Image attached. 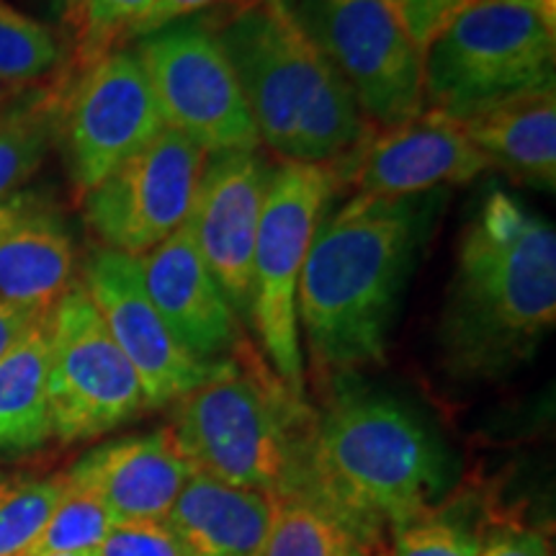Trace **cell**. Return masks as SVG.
Here are the masks:
<instances>
[{
    "label": "cell",
    "instance_id": "1",
    "mask_svg": "<svg viewBox=\"0 0 556 556\" xmlns=\"http://www.w3.org/2000/svg\"><path fill=\"white\" fill-rule=\"evenodd\" d=\"M556 323V232L536 208L492 189L456 248L438 328L456 379H497L526 364Z\"/></svg>",
    "mask_w": 556,
    "mask_h": 556
},
{
    "label": "cell",
    "instance_id": "2",
    "mask_svg": "<svg viewBox=\"0 0 556 556\" xmlns=\"http://www.w3.org/2000/svg\"><path fill=\"white\" fill-rule=\"evenodd\" d=\"M441 193H356L317 227L296 289V317L317 364L353 371L379 364Z\"/></svg>",
    "mask_w": 556,
    "mask_h": 556
},
{
    "label": "cell",
    "instance_id": "3",
    "mask_svg": "<svg viewBox=\"0 0 556 556\" xmlns=\"http://www.w3.org/2000/svg\"><path fill=\"white\" fill-rule=\"evenodd\" d=\"M454 479L446 443L413 405L343 371L315 415L307 490L368 546L384 523L438 505Z\"/></svg>",
    "mask_w": 556,
    "mask_h": 556
},
{
    "label": "cell",
    "instance_id": "4",
    "mask_svg": "<svg viewBox=\"0 0 556 556\" xmlns=\"http://www.w3.org/2000/svg\"><path fill=\"white\" fill-rule=\"evenodd\" d=\"M261 144L283 163L336 165L377 135L351 90L268 0L212 18Z\"/></svg>",
    "mask_w": 556,
    "mask_h": 556
},
{
    "label": "cell",
    "instance_id": "5",
    "mask_svg": "<svg viewBox=\"0 0 556 556\" xmlns=\"http://www.w3.org/2000/svg\"><path fill=\"white\" fill-rule=\"evenodd\" d=\"M176 405L170 430L201 475L270 497L307 490L315 413L250 345Z\"/></svg>",
    "mask_w": 556,
    "mask_h": 556
},
{
    "label": "cell",
    "instance_id": "6",
    "mask_svg": "<svg viewBox=\"0 0 556 556\" xmlns=\"http://www.w3.org/2000/svg\"><path fill=\"white\" fill-rule=\"evenodd\" d=\"M554 24L523 0H471L422 50V96L458 124L554 86Z\"/></svg>",
    "mask_w": 556,
    "mask_h": 556
},
{
    "label": "cell",
    "instance_id": "7",
    "mask_svg": "<svg viewBox=\"0 0 556 556\" xmlns=\"http://www.w3.org/2000/svg\"><path fill=\"white\" fill-rule=\"evenodd\" d=\"M332 67L374 129L426 109L422 52L384 0H268Z\"/></svg>",
    "mask_w": 556,
    "mask_h": 556
},
{
    "label": "cell",
    "instance_id": "8",
    "mask_svg": "<svg viewBox=\"0 0 556 556\" xmlns=\"http://www.w3.org/2000/svg\"><path fill=\"white\" fill-rule=\"evenodd\" d=\"M336 189L332 165H276L253 250V302L248 323L261 340L270 371L302 400L304 368L299 351L296 289L312 238Z\"/></svg>",
    "mask_w": 556,
    "mask_h": 556
},
{
    "label": "cell",
    "instance_id": "9",
    "mask_svg": "<svg viewBox=\"0 0 556 556\" xmlns=\"http://www.w3.org/2000/svg\"><path fill=\"white\" fill-rule=\"evenodd\" d=\"M165 127L206 155L261 148L253 116L208 16H186L137 39Z\"/></svg>",
    "mask_w": 556,
    "mask_h": 556
},
{
    "label": "cell",
    "instance_id": "10",
    "mask_svg": "<svg viewBox=\"0 0 556 556\" xmlns=\"http://www.w3.org/2000/svg\"><path fill=\"white\" fill-rule=\"evenodd\" d=\"M50 415L62 443L93 441L148 409L135 368L83 283L50 309Z\"/></svg>",
    "mask_w": 556,
    "mask_h": 556
},
{
    "label": "cell",
    "instance_id": "11",
    "mask_svg": "<svg viewBox=\"0 0 556 556\" xmlns=\"http://www.w3.org/2000/svg\"><path fill=\"white\" fill-rule=\"evenodd\" d=\"M155 90L137 50H111L62 93L58 139L75 191L86 197L163 129Z\"/></svg>",
    "mask_w": 556,
    "mask_h": 556
},
{
    "label": "cell",
    "instance_id": "12",
    "mask_svg": "<svg viewBox=\"0 0 556 556\" xmlns=\"http://www.w3.org/2000/svg\"><path fill=\"white\" fill-rule=\"evenodd\" d=\"M206 152L163 127L144 150L83 197V214L103 248L144 255L189 222Z\"/></svg>",
    "mask_w": 556,
    "mask_h": 556
},
{
    "label": "cell",
    "instance_id": "13",
    "mask_svg": "<svg viewBox=\"0 0 556 556\" xmlns=\"http://www.w3.org/2000/svg\"><path fill=\"white\" fill-rule=\"evenodd\" d=\"M83 287L101 312L114 343L135 368L148 409L184 400L214 374H219L229 361L204 364L173 338L144 289L137 255L103 245L93 248L83 270Z\"/></svg>",
    "mask_w": 556,
    "mask_h": 556
},
{
    "label": "cell",
    "instance_id": "14",
    "mask_svg": "<svg viewBox=\"0 0 556 556\" xmlns=\"http://www.w3.org/2000/svg\"><path fill=\"white\" fill-rule=\"evenodd\" d=\"M276 165L255 150H225L204 160L189 227L208 274L242 323L253 302V250Z\"/></svg>",
    "mask_w": 556,
    "mask_h": 556
},
{
    "label": "cell",
    "instance_id": "15",
    "mask_svg": "<svg viewBox=\"0 0 556 556\" xmlns=\"http://www.w3.org/2000/svg\"><path fill=\"white\" fill-rule=\"evenodd\" d=\"M361 197H420L446 184H469L490 170L467 131L438 111H420L400 127L381 129L358 152L332 165Z\"/></svg>",
    "mask_w": 556,
    "mask_h": 556
},
{
    "label": "cell",
    "instance_id": "16",
    "mask_svg": "<svg viewBox=\"0 0 556 556\" xmlns=\"http://www.w3.org/2000/svg\"><path fill=\"white\" fill-rule=\"evenodd\" d=\"M139 266L157 315L193 358L219 364L248 345L240 317L208 274L189 222L150 253L139 255Z\"/></svg>",
    "mask_w": 556,
    "mask_h": 556
},
{
    "label": "cell",
    "instance_id": "17",
    "mask_svg": "<svg viewBox=\"0 0 556 556\" xmlns=\"http://www.w3.org/2000/svg\"><path fill=\"white\" fill-rule=\"evenodd\" d=\"M193 471L173 430L163 428L103 443L65 477L99 500L114 526H124L163 520Z\"/></svg>",
    "mask_w": 556,
    "mask_h": 556
},
{
    "label": "cell",
    "instance_id": "18",
    "mask_svg": "<svg viewBox=\"0 0 556 556\" xmlns=\"http://www.w3.org/2000/svg\"><path fill=\"white\" fill-rule=\"evenodd\" d=\"M274 497L193 471L165 516L184 556H263Z\"/></svg>",
    "mask_w": 556,
    "mask_h": 556
},
{
    "label": "cell",
    "instance_id": "19",
    "mask_svg": "<svg viewBox=\"0 0 556 556\" xmlns=\"http://www.w3.org/2000/svg\"><path fill=\"white\" fill-rule=\"evenodd\" d=\"M75 245L58 206L31 191L0 229V299L47 312L73 287Z\"/></svg>",
    "mask_w": 556,
    "mask_h": 556
},
{
    "label": "cell",
    "instance_id": "20",
    "mask_svg": "<svg viewBox=\"0 0 556 556\" xmlns=\"http://www.w3.org/2000/svg\"><path fill=\"white\" fill-rule=\"evenodd\" d=\"M486 163L539 191L556 186V96L554 86L518 96L462 124Z\"/></svg>",
    "mask_w": 556,
    "mask_h": 556
},
{
    "label": "cell",
    "instance_id": "21",
    "mask_svg": "<svg viewBox=\"0 0 556 556\" xmlns=\"http://www.w3.org/2000/svg\"><path fill=\"white\" fill-rule=\"evenodd\" d=\"M50 312L0 358V456L29 454L52 438Z\"/></svg>",
    "mask_w": 556,
    "mask_h": 556
},
{
    "label": "cell",
    "instance_id": "22",
    "mask_svg": "<svg viewBox=\"0 0 556 556\" xmlns=\"http://www.w3.org/2000/svg\"><path fill=\"white\" fill-rule=\"evenodd\" d=\"M368 548L361 533L309 490L274 497L263 556H348Z\"/></svg>",
    "mask_w": 556,
    "mask_h": 556
},
{
    "label": "cell",
    "instance_id": "23",
    "mask_svg": "<svg viewBox=\"0 0 556 556\" xmlns=\"http://www.w3.org/2000/svg\"><path fill=\"white\" fill-rule=\"evenodd\" d=\"M62 93L41 90L0 114V199H9L41 168L58 142Z\"/></svg>",
    "mask_w": 556,
    "mask_h": 556
},
{
    "label": "cell",
    "instance_id": "24",
    "mask_svg": "<svg viewBox=\"0 0 556 556\" xmlns=\"http://www.w3.org/2000/svg\"><path fill=\"white\" fill-rule=\"evenodd\" d=\"M65 486V475L0 482V556H21L39 539Z\"/></svg>",
    "mask_w": 556,
    "mask_h": 556
},
{
    "label": "cell",
    "instance_id": "25",
    "mask_svg": "<svg viewBox=\"0 0 556 556\" xmlns=\"http://www.w3.org/2000/svg\"><path fill=\"white\" fill-rule=\"evenodd\" d=\"M484 533L458 505H430L392 523V556H479Z\"/></svg>",
    "mask_w": 556,
    "mask_h": 556
},
{
    "label": "cell",
    "instance_id": "26",
    "mask_svg": "<svg viewBox=\"0 0 556 556\" xmlns=\"http://www.w3.org/2000/svg\"><path fill=\"white\" fill-rule=\"evenodd\" d=\"M111 528H114V520H111L106 507L90 495V492L67 482L65 497L60 500L50 523L45 526L39 539L21 556H93L96 548L111 533Z\"/></svg>",
    "mask_w": 556,
    "mask_h": 556
},
{
    "label": "cell",
    "instance_id": "27",
    "mask_svg": "<svg viewBox=\"0 0 556 556\" xmlns=\"http://www.w3.org/2000/svg\"><path fill=\"white\" fill-rule=\"evenodd\" d=\"M60 62V41L50 26L0 0V83L39 80Z\"/></svg>",
    "mask_w": 556,
    "mask_h": 556
},
{
    "label": "cell",
    "instance_id": "28",
    "mask_svg": "<svg viewBox=\"0 0 556 556\" xmlns=\"http://www.w3.org/2000/svg\"><path fill=\"white\" fill-rule=\"evenodd\" d=\"M155 0H80L73 21L75 65L86 70L103 54L116 50V41L127 39Z\"/></svg>",
    "mask_w": 556,
    "mask_h": 556
},
{
    "label": "cell",
    "instance_id": "29",
    "mask_svg": "<svg viewBox=\"0 0 556 556\" xmlns=\"http://www.w3.org/2000/svg\"><path fill=\"white\" fill-rule=\"evenodd\" d=\"M93 556H184L165 520L114 526Z\"/></svg>",
    "mask_w": 556,
    "mask_h": 556
},
{
    "label": "cell",
    "instance_id": "30",
    "mask_svg": "<svg viewBox=\"0 0 556 556\" xmlns=\"http://www.w3.org/2000/svg\"><path fill=\"white\" fill-rule=\"evenodd\" d=\"M384 3L405 26L407 37L415 41L417 50L422 52L428 41L471 0H384Z\"/></svg>",
    "mask_w": 556,
    "mask_h": 556
},
{
    "label": "cell",
    "instance_id": "31",
    "mask_svg": "<svg viewBox=\"0 0 556 556\" xmlns=\"http://www.w3.org/2000/svg\"><path fill=\"white\" fill-rule=\"evenodd\" d=\"M479 556H554L552 544L544 533L528 531V528H497L484 533Z\"/></svg>",
    "mask_w": 556,
    "mask_h": 556
},
{
    "label": "cell",
    "instance_id": "32",
    "mask_svg": "<svg viewBox=\"0 0 556 556\" xmlns=\"http://www.w3.org/2000/svg\"><path fill=\"white\" fill-rule=\"evenodd\" d=\"M222 3H232V0H155V3L150 5V11L142 16V21L129 31L127 39H139L144 37V34L160 29V26L170 24V21L197 16V13Z\"/></svg>",
    "mask_w": 556,
    "mask_h": 556
},
{
    "label": "cell",
    "instance_id": "33",
    "mask_svg": "<svg viewBox=\"0 0 556 556\" xmlns=\"http://www.w3.org/2000/svg\"><path fill=\"white\" fill-rule=\"evenodd\" d=\"M41 315H45V312L21 307V304H11L0 299V358L16 345V340L24 336Z\"/></svg>",
    "mask_w": 556,
    "mask_h": 556
},
{
    "label": "cell",
    "instance_id": "34",
    "mask_svg": "<svg viewBox=\"0 0 556 556\" xmlns=\"http://www.w3.org/2000/svg\"><path fill=\"white\" fill-rule=\"evenodd\" d=\"M47 3V11H50V16L58 21L62 26H73L75 16H78V9H80V0H45Z\"/></svg>",
    "mask_w": 556,
    "mask_h": 556
},
{
    "label": "cell",
    "instance_id": "35",
    "mask_svg": "<svg viewBox=\"0 0 556 556\" xmlns=\"http://www.w3.org/2000/svg\"><path fill=\"white\" fill-rule=\"evenodd\" d=\"M29 197H31V191H16V193H11L9 199H0V229L9 225V222L16 217L21 208L26 206Z\"/></svg>",
    "mask_w": 556,
    "mask_h": 556
},
{
    "label": "cell",
    "instance_id": "36",
    "mask_svg": "<svg viewBox=\"0 0 556 556\" xmlns=\"http://www.w3.org/2000/svg\"><path fill=\"white\" fill-rule=\"evenodd\" d=\"M348 556H368V548H356V552L348 554Z\"/></svg>",
    "mask_w": 556,
    "mask_h": 556
},
{
    "label": "cell",
    "instance_id": "37",
    "mask_svg": "<svg viewBox=\"0 0 556 556\" xmlns=\"http://www.w3.org/2000/svg\"><path fill=\"white\" fill-rule=\"evenodd\" d=\"M374 556H392V554H387V552H377Z\"/></svg>",
    "mask_w": 556,
    "mask_h": 556
},
{
    "label": "cell",
    "instance_id": "38",
    "mask_svg": "<svg viewBox=\"0 0 556 556\" xmlns=\"http://www.w3.org/2000/svg\"><path fill=\"white\" fill-rule=\"evenodd\" d=\"M52 556H75V554H52Z\"/></svg>",
    "mask_w": 556,
    "mask_h": 556
},
{
    "label": "cell",
    "instance_id": "39",
    "mask_svg": "<svg viewBox=\"0 0 556 556\" xmlns=\"http://www.w3.org/2000/svg\"><path fill=\"white\" fill-rule=\"evenodd\" d=\"M523 3H533V0H523Z\"/></svg>",
    "mask_w": 556,
    "mask_h": 556
}]
</instances>
